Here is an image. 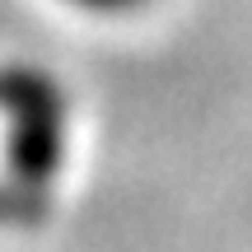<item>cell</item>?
Listing matches in <instances>:
<instances>
[{
    "mask_svg": "<svg viewBox=\"0 0 252 252\" xmlns=\"http://www.w3.org/2000/svg\"><path fill=\"white\" fill-rule=\"evenodd\" d=\"M65 159V98L52 75L0 70V224H33Z\"/></svg>",
    "mask_w": 252,
    "mask_h": 252,
    "instance_id": "obj_1",
    "label": "cell"
},
{
    "mask_svg": "<svg viewBox=\"0 0 252 252\" xmlns=\"http://www.w3.org/2000/svg\"><path fill=\"white\" fill-rule=\"evenodd\" d=\"M65 5L89 9V14H122V9H135V5H145V0H65Z\"/></svg>",
    "mask_w": 252,
    "mask_h": 252,
    "instance_id": "obj_2",
    "label": "cell"
}]
</instances>
